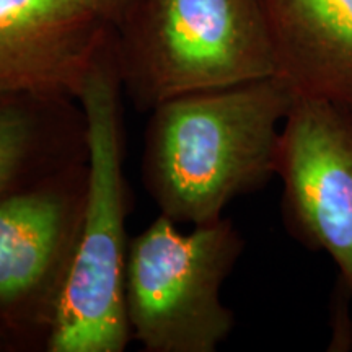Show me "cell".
Here are the masks:
<instances>
[{
	"instance_id": "obj_9",
	"label": "cell",
	"mask_w": 352,
	"mask_h": 352,
	"mask_svg": "<svg viewBox=\"0 0 352 352\" xmlns=\"http://www.w3.org/2000/svg\"><path fill=\"white\" fill-rule=\"evenodd\" d=\"M76 100L12 94L0 98V196L87 157Z\"/></svg>"
},
{
	"instance_id": "obj_2",
	"label": "cell",
	"mask_w": 352,
	"mask_h": 352,
	"mask_svg": "<svg viewBox=\"0 0 352 352\" xmlns=\"http://www.w3.org/2000/svg\"><path fill=\"white\" fill-rule=\"evenodd\" d=\"M121 96L113 36L78 98L85 118L87 199L47 352H122L132 340L124 298L129 243Z\"/></svg>"
},
{
	"instance_id": "obj_7",
	"label": "cell",
	"mask_w": 352,
	"mask_h": 352,
	"mask_svg": "<svg viewBox=\"0 0 352 352\" xmlns=\"http://www.w3.org/2000/svg\"><path fill=\"white\" fill-rule=\"evenodd\" d=\"M113 36L103 0H0V88L78 101Z\"/></svg>"
},
{
	"instance_id": "obj_3",
	"label": "cell",
	"mask_w": 352,
	"mask_h": 352,
	"mask_svg": "<svg viewBox=\"0 0 352 352\" xmlns=\"http://www.w3.org/2000/svg\"><path fill=\"white\" fill-rule=\"evenodd\" d=\"M122 94L138 111L277 76L263 0H134L114 25Z\"/></svg>"
},
{
	"instance_id": "obj_1",
	"label": "cell",
	"mask_w": 352,
	"mask_h": 352,
	"mask_svg": "<svg viewBox=\"0 0 352 352\" xmlns=\"http://www.w3.org/2000/svg\"><path fill=\"white\" fill-rule=\"evenodd\" d=\"M296 94L283 77L164 101L145 129L142 176L160 214L176 223L222 219L236 197L277 176L283 124Z\"/></svg>"
},
{
	"instance_id": "obj_4",
	"label": "cell",
	"mask_w": 352,
	"mask_h": 352,
	"mask_svg": "<svg viewBox=\"0 0 352 352\" xmlns=\"http://www.w3.org/2000/svg\"><path fill=\"white\" fill-rule=\"evenodd\" d=\"M160 214L127 246L124 298L132 340L145 352H214L235 315L222 285L245 248L230 219L189 233Z\"/></svg>"
},
{
	"instance_id": "obj_5",
	"label": "cell",
	"mask_w": 352,
	"mask_h": 352,
	"mask_svg": "<svg viewBox=\"0 0 352 352\" xmlns=\"http://www.w3.org/2000/svg\"><path fill=\"white\" fill-rule=\"evenodd\" d=\"M87 157L0 196V316L20 344L44 346L76 259Z\"/></svg>"
},
{
	"instance_id": "obj_11",
	"label": "cell",
	"mask_w": 352,
	"mask_h": 352,
	"mask_svg": "<svg viewBox=\"0 0 352 352\" xmlns=\"http://www.w3.org/2000/svg\"><path fill=\"white\" fill-rule=\"evenodd\" d=\"M10 340H15L20 344V341L15 338V334L10 331V328L7 327L6 321L0 316V342H10Z\"/></svg>"
},
{
	"instance_id": "obj_12",
	"label": "cell",
	"mask_w": 352,
	"mask_h": 352,
	"mask_svg": "<svg viewBox=\"0 0 352 352\" xmlns=\"http://www.w3.org/2000/svg\"><path fill=\"white\" fill-rule=\"evenodd\" d=\"M6 95H12V94H10V91L3 90V88H0V98H2V96H6Z\"/></svg>"
},
{
	"instance_id": "obj_6",
	"label": "cell",
	"mask_w": 352,
	"mask_h": 352,
	"mask_svg": "<svg viewBox=\"0 0 352 352\" xmlns=\"http://www.w3.org/2000/svg\"><path fill=\"white\" fill-rule=\"evenodd\" d=\"M277 176L287 230L333 259L352 296V109L296 95L280 131Z\"/></svg>"
},
{
	"instance_id": "obj_10",
	"label": "cell",
	"mask_w": 352,
	"mask_h": 352,
	"mask_svg": "<svg viewBox=\"0 0 352 352\" xmlns=\"http://www.w3.org/2000/svg\"><path fill=\"white\" fill-rule=\"evenodd\" d=\"M104 7H107V12L111 19L113 25H116L118 21L121 20V16L127 12V8L132 6L134 0H103Z\"/></svg>"
},
{
	"instance_id": "obj_8",
	"label": "cell",
	"mask_w": 352,
	"mask_h": 352,
	"mask_svg": "<svg viewBox=\"0 0 352 352\" xmlns=\"http://www.w3.org/2000/svg\"><path fill=\"white\" fill-rule=\"evenodd\" d=\"M277 76L294 94L352 109V0H263Z\"/></svg>"
}]
</instances>
